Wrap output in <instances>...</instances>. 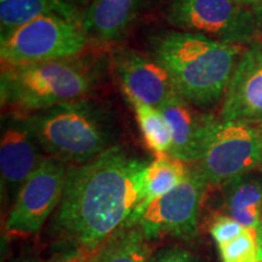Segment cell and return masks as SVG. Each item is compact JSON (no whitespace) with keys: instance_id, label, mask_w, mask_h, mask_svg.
Masks as SVG:
<instances>
[{"instance_id":"obj_1","label":"cell","mask_w":262,"mask_h":262,"mask_svg":"<svg viewBox=\"0 0 262 262\" xmlns=\"http://www.w3.org/2000/svg\"><path fill=\"white\" fill-rule=\"evenodd\" d=\"M146 165L112 146L90 162L70 166L52 220L56 232L73 248L101 247L136 208Z\"/></svg>"},{"instance_id":"obj_2","label":"cell","mask_w":262,"mask_h":262,"mask_svg":"<svg viewBox=\"0 0 262 262\" xmlns=\"http://www.w3.org/2000/svg\"><path fill=\"white\" fill-rule=\"evenodd\" d=\"M244 50L242 45L178 29L150 39V56L166 71L178 94L201 107L225 97Z\"/></svg>"},{"instance_id":"obj_3","label":"cell","mask_w":262,"mask_h":262,"mask_svg":"<svg viewBox=\"0 0 262 262\" xmlns=\"http://www.w3.org/2000/svg\"><path fill=\"white\" fill-rule=\"evenodd\" d=\"M26 123L47 156L79 165L112 147V118L90 98L32 113Z\"/></svg>"},{"instance_id":"obj_4","label":"cell","mask_w":262,"mask_h":262,"mask_svg":"<svg viewBox=\"0 0 262 262\" xmlns=\"http://www.w3.org/2000/svg\"><path fill=\"white\" fill-rule=\"evenodd\" d=\"M100 75V64L80 55L3 68L2 100L6 106L35 113L86 98Z\"/></svg>"},{"instance_id":"obj_5","label":"cell","mask_w":262,"mask_h":262,"mask_svg":"<svg viewBox=\"0 0 262 262\" xmlns=\"http://www.w3.org/2000/svg\"><path fill=\"white\" fill-rule=\"evenodd\" d=\"M262 165V126L206 116L195 168L208 185L224 186Z\"/></svg>"},{"instance_id":"obj_6","label":"cell","mask_w":262,"mask_h":262,"mask_svg":"<svg viewBox=\"0 0 262 262\" xmlns=\"http://www.w3.org/2000/svg\"><path fill=\"white\" fill-rule=\"evenodd\" d=\"M88 42L81 22L42 16L2 37L3 68L19 67L80 55Z\"/></svg>"},{"instance_id":"obj_7","label":"cell","mask_w":262,"mask_h":262,"mask_svg":"<svg viewBox=\"0 0 262 262\" xmlns=\"http://www.w3.org/2000/svg\"><path fill=\"white\" fill-rule=\"evenodd\" d=\"M166 21L178 31L226 44L250 45L260 37L254 10L234 0H166Z\"/></svg>"},{"instance_id":"obj_8","label":"cell","mask_w":262,"mask_h":262,"mask_svg":"<svg viewBox=\"0 0 262 262\" xmlns=\"http://www.w3.org/2000/svg\"><path fill=\"white\" fill-rule=\"evenodd\" d=\"M68 168L61 160L47 156L15 196L6 219L5 232L14 237H28L40 232L60 204Z\"/></svg>"},{"instance_id":"obj_9","label":"cell","mask_w":262,"mask_h":262,"mask_svg":"<svg viewBox=\"0 0 262 262\" xmlns=\"http://www.w3.org/2000/svg\"><path fill=\"white\" fill-rule=\"evenodd\" d=\"M206 187L208 183L198 169H189L188 175L178 187L150 203L135 224L148 241L165 235L192 237L198 226Z\"/></svg>"},{"instance_id":"obj_10","label":"cell","mask_w":262,"mask_h":262,"mask_svg":"<svg viewBox=\"0 0 262 262\" xmlns=\"http://www.w3.org/2000/svg\"><path fill=\"white\" fill-rule=\"evenodd\" d=\"M113 67L126 98L159 108L180 96L169 74L150 55L120 50L113 58Z\"/></svg>"},{"instance_id":"obj_11","label":"cell","mask_w":262,"mask_h":262,"mask_svg":"<svg viewBox=\"0 0 262 262\" xmlns=\"http://www.w3.org/2000/svg\"><path fill=\"white\" fill-rule=\"evenodd\" d=\"M220 118L262 126V42H251L242 54L226 91Z\"/></svg>"},{"instance_id":"obj_12","label":"cell","mask_w":262,"mask_h":262,"mask_svg":"<svg viewBox=\"0 0 262 262\" xmlns=\"http://www.w3.org/2000/svg\"><path fill=\"white\" fill-rule=\"evenodd\" d=\"M26 120L6 123L0 141V173L3 195H17L19 188L47 156Z\"/></svg>"},{"instance_id":"obj_13","label":"cell","mask_w":262,"mask_h":262,"mask_svg":"<svg viewBox=\"0 0 262 262\" xmlns=\"http://www.w3.org/2000/svg\"><path fill=\"white\" fill-rule=\"evenodd\" d=\"M160 112L169 124L172 137L170 157L183 163H198L202 156L205 118L192 108L181 96H175L163 106Z\"/></svg>"},{"instance_id":"obj_14","label":"cell","mask_w":262,"mask_h":262,"mask_svg":"<svg viewBox=\"0 0 262 262\" xmlns=\"http://www.w3.org/2000/svg\"><path fill=\"white\" fill-rule=\"evenodd\" d=\"M143 0H91L84 14V28L102 42L116 41L125 34L139 15Z\"/></svg>"},{"instance_id":"obj_15","label":"cell","mask_w":262,"mask_h":262,"mask_svg":"<svg viewBox=\"0 0 262 262\" xmlns=\"http://www.w3.org/2000/svg\"><path fill=\"white\" fill-rule=\"evenodd\" d=\"M188 172L186 163L170 156H159L153 162L147 163L141 176L139 203L126 222L135 224L150 203L178 187Z\"/></svg>"},{"instance_id":"obj_16","label":"cell","mask_w":262,"mask_h":262,"mask_svg":"<svg viewBox=\"0 0 262 262\" xmlns=\"http://www.w3.org/2000/svg\"><path fill=\"white\" fill-rule=\"evenodd\" d=\"M222 187L227 216L244 227L257 228L262 222V173H245Z\"/></svg>"},{"instance_id":"obj_17","label":"cell","mask_w":262,"mask_h":262,"mask_svg":"<svg viewBox=\"0 0 262 262\" xmlns=\"http://www.w3.org/2000/svg\"><path fill=\"white\" fill-rule=\"evenodd\" d=\"M42 16H61L84 25V15L72 0H0L2 37Z\"/></svg>"},{"instance_id":"obj_18","label":"cell","mask_w":262,"mask_h":262,"mask_svg":"<svg viewBox=\"0 0 262 262\" xmlns=\"http://www.w3.org/2000/svg\"><path fill=\"white\" fill-rule=\"evenodd\" d=\"M148 239L137 224L125 222L101 245L98 262H149Z\"/></svg>"},{"instance_id":"obj_19","label":"cell","mask_w":262,"mask_h":262,"mask_svg":"<svg viewBox=\"0 0 262 262\" xmlns=\"http://www.w3.org/2000/svg\"><path fill=\"white\" fill-rule=\"evenodd\" d=\"M133 107L143 141L157 157L169 156L172 147V137L169 124L159 108L142 103L134 98H126Z\"/></svg>"},{"instance_id":"obj_20","label":"cell","mask_w":262,"mask_h":262,"mask_svg":"<svg viewBox=\"0 0 262 262\" xmlns=\"http://www.w3.org/2000/svg\"><path fill=\"white\" fill-rule=\"evenodd\" d=\"M219 249L224 262H258L262 260L257 228L245 227L239 237L219 245Z\"/></svg>"},{"instance_id":"obj_21","label":"cell","mask_w":262,"mask_h":262,"mask_svg":"<svg viewBox=\"0 0 262 262\" xmlns=\"http://www.w3.org/2000/svg\"><path fill=\"white\" fill-rule=\"evenodd\" d=\"M244 226L229 216H220L211 225L210 233L219 245L228 243L243 233Z\"/></svg>"},{"instance_id":"obj_22","label":"cell","mask_w":262,"mask_h":262,"mask_svg":"<svg viewBox=\"0 0 262 262\" xmlns=\"http://www.w3.org/2000/svg\"><path fill=\"white\" fill-rule=\"evenodd\" d=\"M100 249H86V248H73L68 253L57 257V262H98Z\"/></svg>"},{"instance_id":"obj_23","label":"cell","mask_w":262,"mask_h":262,"mask_svg":"<svg viewBox=\"0 0 262 262\" xmlns=\"http://www.w3.org/2000/svg\"><path fill=\"white\" fill-rule=\"evenodd\" d=\"M149 262H198L191 253L185 249L170 248L155 255Z\"/></svg>"},{"instance_id":"obj_24","label":"cell","mask_w":262,"mask_h":262,"mask_svg":"<svg viewBox=\"0 0 262 262\" xmlns=\"http://www.w3.org/2000/svg\"><path fill=\"white\" fill-rule=\"evenodd\" d=\"M234 2L238 3L239 5L247 6V8H250V9H254L256 8V6L262 4V0H234Z\"/></svg>"},{"instance_id":"obj_25","label":"cell","mask_w":262,"mask_h":262,"mask_svg":"<svg viewBox=\"0 0 262 262\" xmlns=\"http://www.w3.org/2000/svg\"><path fill=\"white\" fill-rule=\"evenodd\" d=\"M254 12L257 17V22H258V29H260V37H262V4L254 8Z\"/></svg>"},{"instance_id":"obj_26","label":"cell","mask_w":262,"mask_h":262,"mask_svg":"<svg viewBox=\"0 0 262 262\" xmlns=\"http://www.w3.org/2000/svg\"><path fill=\"white\" fill-rule=\"evenodd\" d=\"M22 262H57V257L54 258V260H51V261H42V260H35V258H28V260H25Z\"/></svg>"},{"instance_id":"obj_27","label":"cell","mask_w":262,"mask_h":262,"mask_svg":"<svg viewBox=\"0 0 262 262\" xmlns=\"http://www.w3.org/2000/svg\"><path fill=\"white\" fill-rule=\"evenodd\" d=\"M257 232H258V239H260V244L262 248V222H261V225L257 227Z\"/></svg>"},{"instance_id":"obj_28","label":"cell","mask_w":262,"mask_h":262,"mask_svg":"<svg viewBox=\"0 0 262 262\" xmlns=\"http://www.w3.org/2000/svg\"><path fill=\"white\" fill-rule=\"evenodd\" d=\"M261 171H262V165H261Z\"/></svg>"},{"instance_id":"obj_29","label":"cell","mask_w":262,"mask_h":262,"mask_svg":"<svg viewBox=\"0 0 262 262\" xmlns=\"http://www.w3.org/2000/svg\"><path fill=\"white\" fill-rule=\"evenodd\" d=\"M258 262H262V260H261V261H258Z\"/></svg>"}]
</instances>
